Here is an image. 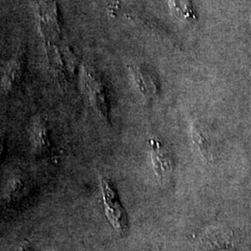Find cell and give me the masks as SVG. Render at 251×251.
I'll return each mask as SVG.
<instances>
[{
	"instance_id": "obj_9",
	"label": "cell",
	"mask_w": 251,
	"mask_h": 251,
	"mask_svg": "<svg viewBox=\"0 0 251 251\" xmlns=\"http://www.w3.org/2000/svg\"><path fill=\"white\" fill-rule=\"evenodd\" d=\"M192 134L193 139L198 145L201 153L206 159L209 160L211 158V145L198 121H195L192 125Z\"/></svg>"
},
{
	"instance_id": "obj_7",
	"label": "cell",
	"mask_w": 251,
	"mask_h": 251,
	"mask_svg": "<svg viewBox=\"0 0 251 251\" xmlns=\"http://www.w3.org/2000/svg\"><path fill=\"white\" fill-rule=\"evenodd\" d=\"M25 68L24 54L18 51L6 65L0 79V87L5 93H9L18 86Z\"/></svg>"
},
{
	"instance_id": "obj_2",
	"label": "cell",
	"mask_w": 251,
	"mask_h": 251,
	"mask_svg": "<svg viewBox=\"0 0 251 251\" xmlns=\"http://www.w3.org/2000/svg\"><path fill=\"white\" fill-rule=\"evenodd\" d=\"M100 184L103 198L105 214L115 230L120 234H126L128 229L125 210L121 206L117 193L107 179L100 177Z\"/></svg>"
},
{
	"instance_id": "obj_4",
	"label": "cell",
	"mask_w": 251,
	"mask_h": 251,
	"mask_svg": "<svg viewBox=\"0 0 251 251\" xmlns=\"http://www.w3.org/2000/svg\"><path fill=\"white\" fill-rule=\"evenodd\" d=\"M41 38L43 41L46 59L50 70L53 74L59 83L65 84L67 81L68 66L65 61L63 50L60 46V42L49 36H41Z\"/></svg>"
},
{
	"instance_id": "obj_13",
	"label": "cell",
	"mask_w": 251,
	"mask_h": 251,
	"mask_svg": "<svg viewBox=\"0 0 251 251\" xmlns=\"http://www.w3.org/2000/svg\"></svg>"
},
{
	"instance_id": "obj_5",
	"label": "cell",
	"mask_w": 251,
	"mask_h": 251,
	"mask_svg": "<svg viewBox=\"0 0 251 251\" xmlns=\"http://www.w3.org/2000/svg\"><path fill=\"white\" fill-rule=\"evenodd\" d=\"M127 71L137 91L145 100L152 99L157 93V87L152 74L139 64H129Z\"/></svg>"
},
{
	"instance_id": "obj_1",
	"label": "cell",
	"mask_w": 251,
	"mask_h": 251,
	"mask_svg": "<svg viewBox=\"0 0 251 251\" xmlns=\"http://www.w3.org/2000/svg\"><path fill=\"white\" fill-rule=\"evenodd\" d=\"M81 89L90 105L102 120L110 121L107 93L100 76L91 67L82 64L79 71Z\"/></svg>"
},
{
	"instance_id": "obj_6",
	"label": "cell",
	"mask_w": 251,
	"mask_h": 251,
	"mask_svg": "<svg viewBox=\"0 0 251 251\" xmlns=\"http://www.w3.org/2000/svg\"><path fill=\"white\" fill-rule=\"evenodd\" d=\"M29 133L31 145L36 154L43 155L49 152L50 148V135L44 117L36 116L33 118L29 126Z\"/></svg>"
},
{
	"instance_id": "obj_10",
	"label": "cell",
	"mask_w": 251,
	"mask_h": 251,
	"mask_svg": "<svg viewBox=\"0 0 251 251\" xmlns=\"http://www.w3.org/2000/svg\"><path fill=\"white\" fill-rule=\"evenodd\" d=\"M26 190V180L21 176H14L8 181L6 187V198L9 200H17L25 195Z\"/></svg>"
},
{
	"instance_id": "obj_12",
	"label": "cell",
	"mask_w": 251,
	"mask_h": 251,
	"mask_svg": "<svg viewBox=\"0 0 251 251\" xmlns=\"http://www.w3.org/2000/svg\"><path fill=\"white\" fill-rule=\"evenodd\" d=\"M4 150V138L2 135H0V156Z\"/></svg>"
},
{
	"instance_id": "obj_11",
	"label": "cell",
	"mask_w": 251,
	"mask_h": 251,
	"mask_svg": "<svg viewBox=\"0 0 251 251\" xmlns=\"http://www.w3.org/2000/svg\"><path fill=\"white\" fill-rule=\"evenodd\" d=\"M171 8L177 18L182 20L188 17L187 0H171Z\"/></svg>"
},
{
	"instance_id": "obj_3",
	"label": "cell",
	"mask_w": 251,
	"mask_h": 251,
	"mask_svg": "<svg viewBox=\"0 0 251 251\" xmlns=\"http://www.w3.org/2000/svg\"><path fill=\"white\" fill-rule=\"evenodd\" d=\"M36 20L40 36H49L60 42L62 29L56 0H37Z\"/></svg>"
},
{
	"instance_id": "obj_8",
	"label": "cell",
	"mask_w": 251,
	"mask_h": 251,
	"mask_svg": "<svg viewBox=\"0 0 251 251\" xmlns=\"http://www.w3.org/2000/svg\"><path fill=\"white\" fill-rule=\"evenodd\" d=\"M150 143L152 168L157 179H159V181H163L168 178L172 171L171 156L158 141L152 139Z\"/></svg>"
}]
</instances>
